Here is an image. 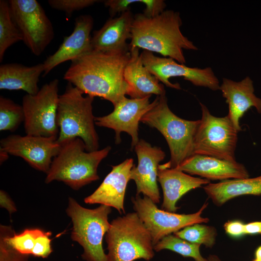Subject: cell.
Instances as JSON below:
<instances>
[{
	"label": "cell",
	"instance_id": "e0dca14e",
	"mask_svg": "<svg viewBox=\"0 0 261 261\" xmlns=\"http://www.w3.org/2000/svg\"><path fill=\"white\" fill-rule=\"evenodd\" d=\"M133 165V160L130 158L112 166L111 171L100 186L84 199L85 203L105 205L116 208L120 214L124 213V198Z\"/></svg>",
	"mask_w": 261,
	"mask_h": 261
},
{
	"label": "cell",
	"instance_id": "ab89813d",
	"mask_svg": "<svg viewBox=\"0 0 261 261\" xmlns=\"http://www.w3.org/2000/svg\"><path fill=\"white\" fill-rule=\"evenodd\" d=\"M252 261H261L254 259V260H253Z\"/></svg>",
	"mask_w": 261,
	"mask_h": 261
},
{
	"label": "cell",
	"instance_id": "2e32d148",
	"mask_svg": "<svg viewBox=\"0 0 261 261\" xmlns=\"http://www.w3.org/2000/svg\"><path fill=\"white\" fill-rule=\"evenodd\" d=\"M93 23V18L88 14L75 19L72 32L64 37L58 50L44 61V76L63 62L72 61L92 50L90 33Z\"/></svg>",
	"mask_w": 261,
	"mask_h": 261
},
{
	"label": "cell",
	"instance_id": "4fadbf2b",
	"mask_svg": "<svg viewBox=\"0 0 261 261\" xmlns=\"http://www.w3.org/2000/svg\"><path fill=\"white\" fill-rule=\"evenodd\" d=\"M149 96L142 99H129L126 97L114 105L113 111L108 115L95 117V125L113 130L116 133V143L121 141V132H127L131 138V147L139 141V124L143 116L157 103L159 96L150 102Z\"/></svg>",
	"mask_w": 261,
	"mask_h": 261
},
{
	"label": "cell",
	"instance_id": "7a4b0ae2",
	"mask_svg": "<svg viewBox=\"0 0 261 261\" xmlns=\"http://www.w3.org/2000/svg\"><path fill=\"white\" fill-rule=\"evenodd\" d=\"M180 14L172 10L148 17L143 14L134 16L130 48L135 47L155 52L185 64L183 50H197L193 43L182 33Z\"/></svg>",
	"mask_w": 261,
	"mask_h": 261
},
{
	"label": "cell",
	"instance_id": "9c48e42d",
	"mask_svg": "<svg viewBox=\"0 0 261 261\" xmlns=\"http://www.w3.org/2000/svg\"><path fill=\"white\" fill-rule=\"evenodd\" d=\"M58 83V80L55 79L43 86L36 94H27L23 97L26 134L57 139Z\"/></svg>",
	"mask_w": 261,
	"mask_h": 261
},
{
	"label": "cell",
	"instance_id": "8fae6325",
	"mask_svg": "<svg viewBox=\"0 0 261 261\" xmlns=\"http://www.w3.org/2000/svg\"><path fill=\"white\" fill-rule=\"evenodd\" d=\"M135 212L150 233L153 246L164 237L195 223H204L209 218L202 216L208 203H205L196 213L179 214L159 209L156 203L146 196L131 198Z\"/></svg>",
	"mask_w": 261,
	"mask_h": 261
},
{
	"label": "cell",
	"instance_id": "8992f818",
	"mask_svg": "<svg viewBox=\"0 0 261 261\" xmlns=\"http://www.w3.org/2000/svg\"><path fill=\"white\" fill-rule=\"evenodd\" d=\"M105 241L108 261H148L154 256L151 235L135 212L113 219Z\"/></svg>",
	"mask_w": 261,
	"mask_h": 261
},
{
	"label": "cell",
	"instance_id": "52a82bcc",
	"mask_svg": "<svg viewBox=\"0 0 261 261\" xmlns=\"http://www.w3.org/2000/svg\"><path fill=\"white\" fill-rule=\"evenodd\" d=\"M111 211V207L103 204L94 209L86 208L69 198L66 213L73 225L71 238L83 247L84 260L108 261L102 241L110 226L108 216Z\"/></svg>",
	"mask_w": 261,
	"mask_h": 261
},
{
	"label": "cell",
	"instance_id": "277c9868",
	"mask_svg": "<svg viewBox=\"0 0 261 261\" xmlns=\"http://www.w3.org/2000/svg\"><path fill=\"white\" fill-rule=\"evenodd\" d=\"M68 83L63 93L59 95L57 112L59 133L57 142L79 138L88 152L99 149V141L93 114L94 97L87 95Z\"/></svg>",
	"mask_w": 261,
	"mask_h": 261
},
{
	"label": "cell",
	"instance_id": "4dcf8cb0",
	"mask_svg": "<svg viewBox=\"0 0 261 261\" xmlns=\"http://www.w3.org/2000/svg\"><path fill=\"white\" fill-rule=\"evenodd\" d=\"M99 1L97 0H49L48 3L52 8L64 12L69 15Z\"/></svg>",
	"mask_w": 261,
	"mask_h": 261
},
{
	"label": "cell",
	"instance_id": "484cf974",
	"mask_svg": "<svg viewBox=\"0 0 261 261\" xmlns=\"http://www.w3.org/2000/svg\"><path fill=\"white\" fill-rule=\"evenodd\" d=\"M201 245L194 244L180 238L174 234H169L162 238L154 246V250L159 252L169 249L185 257H191L195 261H208L200 251Z\"/></svg>",
	"mask_w": 261,
	"mask_h": 261
},
{
	"label": "cell",
	"instance_id": "cb8c5ba5",
	"mask_svg": "<svg viewBox=\"0 0 261 261\" xmlns=\"http://www.w3.org/2000/svg\"><path fill=\"white\" fill-rule=\"evenodd\" d=\"M208 197L220 206L234 198L245 195H261V175L253 178L226 180L203 187Z\"/></svg>",
	"mask_w": 261,
	"mask_h": 261
},
{
	"label": "cell",
	"instance_id": "ac0fdd59",
	"mask_svg": "<svg viewBox=\"0 0 261 261\" xmlns=\"http://www.w3.org/2000/svg\"><path fill=\"white\" fill-rule=\"evenodd\" d=\"M175 168L209 181H222L246 178L249 176L245 166L236 161H230L199 154H193Z\"/></svg>",
	"mask_w": 261,
	"mask_h": 261
},
{
	"label": "cell",
	"instance_id": "e575fe53",
	"mask_svg": "<svg viewBox=\"0 0 261 261\" xmlns=\"http://www.w3.org/2000/svg\"><path fill=\"white\" fill-rule=\"evenodd\" d=\"M0 205L9 213L10 216L16 211L15 204L6 192L3 190L0 191Z\"/></svg>",
	"mask_w": 261,
	"mask_h": 261
},
{
	"label": "cell",
	"instance_id": "d4e9b609",
	"mask_svg": "<svg viewBox=\"0 0 261 261\" xmlns=\"http://www.w3.org/2000/svg\"><path fill=\"white\" fill-rule=\"evenodd\" d=\"M23 41L21 33L14 22L7 0H0V62L6 50L14 44Z\"/></svg>",
	"mask_w": 261,
	"mask_h": 261
},
{
	"label": "cell",
	"instance_id": "5b68a950",
	"mask_svg": "<svg viewBox=\"0 0 261 261\" xmlns=\"http://www.w3.org/2000/svg\"><path fill=\"white\" fill-rule=\"evenodd\" d=\"M200 121L186 120L175 115L168 106L166 94L159 96L157 103L141 120L158 130L166 139L171 158L162 165L168 168H176L193 154L194 138Z\"/></svg>",
	"mask_w": 261,
	"mask_h": 261
},
{
	"label": "cell",
	"instance_id": "30bf717a",
	"mask_svg": "<svg viewBox=\"0 0 261 261\" xmlns=\"http://www.w3.org/2000/svg\"><path fill=\"white\" fill-rule=\"evenodd\" d=\"M13 19L23 42L36 56L41 55L54 37L53 25L36 0H8Z\"/></svg>",
	"mask_w": 261,
	"mask_h": 261
},
{
	"label": "cell",
	"instance_id": "f35d334b",
	"mask_svg": "<svg viewBox=\"0 0 261 261\" xmlns=\"http://www.w3.org/2000/svg\"><path fill=\"white\" fill-rule=\"evenodd\" d=\"M207 260L208 261H221L218 257L215 255H210Z\"/></svg>",
	"mask_w": 261,
	"mask_h": 261
},
{
	"label": "cell",
	"instance_id": "44dd1931",
	"mask_svg": "<svg viewBox=\"0 0 261 261\" xmlns=\"http://www.w3.org/2000/svg\"><path fill=\"white\" fill-rule=\"evenodd\" d=\"M158 181L163 191V210L175 213L179 207L178 201L189 191L206 185L209 180L202 177L192 176L176 168H168L160 164Z\"/></svg>",
	"mask_w": 261,
	"mask_h": 261
},
{
	"label": "cell",
	"instance_id": "ffe728a7",
	"mask_svg": "<svg viewBox=\"0 0 261 261\" xmlns=\"http://www.w3.org/2000/svg\"><path fill=\"white\" fill-rule=\"evenodd\" d=\"M220 90L228 104L227 116L238 132L242 130L240 120L248 110L254 107L261 114V99L255 94L253 83L249 76L239 82L223 78Z\"/></svg>",
	"mask_w": 261,
	"mask_h": 261
},
{
	"label": "cell",
	"instance_id": "6da1fadb",
	"mask_svg": "<svg viewBox=\"0 0 261 261\" xmlns=\"http://www.w3.org/2000/svg\"><path fill=\"white\" fill-rule=\"evenodd\" d=\"M130 57V51L111 54L92 50L71 61L63 79L84 94L115 105L128 95L124 72Z\"/></svg>",
	"mask_w": 261,
	"mask_h": 261
},
{
	"label": "cell",
	"instance_id": "4316f807",
	"mask_svg": "<svg viewBox=\"0 0 261 261\" xmlns=\"http://www.w3.org/2000/svg\"><path fill=\"white\" fill-rule=\"evenodd\" d=\"M174 234L190 243L212 247L215 244L217 232L214 227L199 223L188 226Z\"/></svg>",
	"mask_w": 261,
	"mask_h": 261
},
{
	"label": "cell",
	"instance_id": "3957f363",
	"mask_svg": "<svg viewBox=\"0 0 261 261\" xmlns=\"http://www.w3.org/2000/svg\"><path fill=\"white\" fill-rule=\"evenodd\" d=\"M111 149V147L107 146L88 152L79 138L64 142L60 144L58 153L52 160L45 183L62 182L72 189L78 190L97 180L99 179L98 167Z\"/></svg>",
	"mask_w": 261,
	"mask_h": 261
},
{
	"label": "cell",
	"instance_id": "74e56055",
	"mask_svg": "<svg viewBox=\"0 0 261 261\" xmlns=\"http://www.w3.org/2000/svg\"><path fill=\"white\" fill-rule=\"evenodd\" d=\"M255 259L261 261V246L258 247L255 251Z\"/></svg>",
	"mask_w": 261,
	"mask_h": 261
},
{
	"label": "cell",
	"instance_id": "836d02e7",
	"mask_svg": "<svg viewBox=\"0 0 261 261\" xmlns=\"http://www.w3.org/2000/svg\"><path fill=\"white\" fill-rule=\"evenodd\" d=\"M145 8L143 14L146 17H153L156 16L164 11L166 4L162 0H146Z\"/></svg>",
	"mask_w": 261,
	"mask_h": 261
},
{
	"label": "cell",
	"instance_id": "ba28073f",
	"mask_svg": "<svg viewBox=\"0 0 261 261\" xmlns=\"http://www.w3.org/2000/svg\"><path fill=\"white\" fill-rule=\"evenodd\" d=\"M202 117L194 143L193 154L235 161L238 131L227 115L217 117L206 106L200 103Z\"/></svg>",
	"mask_w": 261,
	"mask_h": 261
},
{
	"label": "cell",
	"instance_id": "d590c367",
	"mask_svg": "<svg viewBox=\"0 0 261 261\" xmlns=\"http://www.w3.org/2000/svg\"><path fill=\"white\" fill-rule=\"evenodd\" d=\"M246 234H261V221H254L245 224Z\"/></svg>",
	"mask_w": 261,
	"mask_h": 261
},
{
	"label": "cell",
	"instance_id": "7402d4cb",
	"mask_svg": "<svg viewBox=\"0 0 261 261\" xmlns=\"http://www.w3.org/2000/svg\"><path fill=\"white\" fill-rule=\"evenodd\" d=\"M130 58L124 72V79L129 87L128 95L131 98L142 99L152 94H166L164 85L144 65L139 48L130 47Z\"/></svg>",
	"mask_w": 261,
	"mask_h": 261
},
{
	"label": "cell",
	"instance_id": "1f68e13d",
	"mask_svg": "<svg viewBox=\"0 0 261 261\" xmlns=\"http://www.w3.org/2000/svg\"><path fill=\"white\" fill-rule=\"evenodd\" d=\"M52 233L50 232H43L37 238L31 255L42 258H47L53 252L50 238Z\"/></svg>",
	"mask_w": 261,
	"mask_h": 261
},
{
	"label": "cell",
	"instance_id": "f546056e",
	"mask_svg": "<svg viewBox=\"0 0 261 261\" xmlns=\"http://www.w3.org/2000/svg\"><path fill=\"white\" fill-rule=\"evenodd\" d=\"M43 232L40 229H26L16 234L14 232L9 237L11 245L20 253L31 255L36 240Z\"/></svg>",
	"mask_w": 261,
	"mask_h": 261
},
{
	"label": "cell",
	"instance_id": "d6a6232c",
	"mask_svg": "<svg viewBox=\"0 0 261 261\" xmlns=\"http://www.w3.org/2000/svg\"><path fill=\"white\" fill-rule=\"evenodd\" d=\"M245 224L240 220H229L223 227L226 233L233 238H239L246 234Z\"/></svg>",
	"mask_w": 261,
	"mask_h": 261
},
{
	"label": "cell",
	"instance_id": "7c38bea8",
	"mask_svg": "<svg viewBox=\"0 0 261 261\" xmlns=\"http://www.w3.org/2000/svg\"><path fill=\"white\" fill-rule=\"evenodd\" d=\"M140 56L145 66L168 87L181 89L178 83L173 84L169 79L182 77L195 86L206 87L213 91L220 90L219 80L211 67H189L172 58L158 57L146 50H143Z\"/></svg>",
	"mask_w": 261,
	"mask_h": 261
},
{
	"label": "cell",
	"instance_id": "9a60e30c",
	"mask_svg": "<svg viewBox=\"0 0 261 261\" xmlns=\"http://www.w3.org/2000/svg\"><path fill=\"white\" fill-rule=\"evenodd\" d=\"M137 155L138 164L133 165L130 172V180L136 186V195L142 193L155 203L160 201L158 188V172L160 162L165 157L160 147L152 146L143 139H140L134 147Z\"/></svg>",
	"mask_w": 261,
	"mask_h": 261
},
{
	"label": "cell",
	"instance_id": "d6986e66",
	"mask_svg": "<svg viewBox=\"0 0 261 261\" xmlns=\"http://www.w3.org/2000/svg\"><path fill=\"white\" fill-rule=\"evenodd\" d=\"M134 16L130 9L117 17L110 18L91 37L92 50L107 53L119 54L130 51L127 43L132 37Z\"/></svg>",
	"mask_w": 261,
	"mask_h": 261
},
{
	"label": "cell",
	"instance_id": "8d00e7d4",
	"mask_svg": "<svg viewBox=\"0 0 261 261\" xmlns=\"http://www.w3.org/2000/svg\"><path fill=\"white\" fill-rule=\"evenodd\" d=\"M9 154L5 151L0 149V164L6 161L9 158Z\"/></svg>",
	"mask_w": 261,
	"mask_h": 261
},
{
	"label": "cell",
	"instance_id": "83f0119b",
	"mask_svg": "<svg viewBox=\"0 0 261 261\" xmlns=\"http://www.w3.org/2000/svg\"><path fill=\"white\" fill-rule=\"evenodd\" d=\"M22 105L10 99L0 97V130L15 131L24 121Z\"/></svg>",
	"mask_w": 261,
	"mask_h": 261
},
{
	"label": "cell",
	"instance_id": "f1b7e54d",
	"mask_svg": "<svg viewBox=\"0 0 261 261\" xmlns=\"http://www.w3.org/2000/svg\"><path fill=\"white\" fill-rule=\"evenodd\" d=\"M14 232L11 226L0 225V261H29L30 255L20 253L11 245L9 239Z\"/></svg>",
	"mask_w": 261,
	"mask_h": 261
},
{
	"label": "cell",
	"instance_id": "5bb4252c",
	"mask_svg": "<svg viewBox=\"0 0 261 261\" xmlns=\"http://www.w3.org/2000/svg\"><path fill=\"white\" fill-rule=\"evenodd\" d=\"M0 144V149L23 159L32 168L45 174L60 148L56 138L27 134L9 135Z\"/></svg>",
	"mask_w": 261,
	"mask_h": 261
},
{
	"label": "cell",
	"instance_id": "603a6c76",
	"mask_svg": "<svg viewBox=\"0 0 261 261\" xmlns=\"http://www.w3.org/2000/svg\"><path fill=\"white\" fill-rule=\"evenodd\" d=\"M44 72L43 63L31 66L12 63L0 66V89L22 90L30 95L40 90L39 78Z\"/></svg>",
	"mask_w": 261,
	"mask_h": 261
}]
</instances>
